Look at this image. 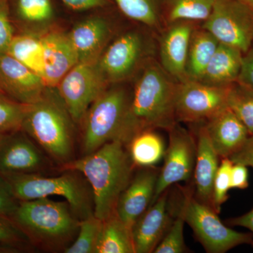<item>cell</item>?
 Here are the masks:
<instances>
[{
	"mask_svg": "<svg viewBox=\"0 0 253 253\" xmlns=\"http://www.w3.org/2000/svg\"><path fill=\"white\" fill-rule=\"evenodd\" d=\"M178 83L154 59L141 69L131 91L120 142L126 146L139 133L158 129L168 131L177 123L175 100Z\"/></svg>",
	"mask_w": 253,
	"mask_h": 253,
	"instance_id": "6da1fadb",
	"label": "cell"
},
{
	"mask_svg": "<svg viewBox=\"0 0 253 253\" xmlns=\"http://www.w3.org/2000/svg\"><path fill=\"white\" fill-rule=\"evenodd\" d=\"M126 145L111 141L63 168L81 172L91 186L94 214L104 220L116 212L118 200L135 172Z\"/></svg>",
	"mask_w": 253,
	"mask_h": 253,
	"instance_id": "7a4b0ae2",
	"label": "cell"
},
{
	"mask_svg": "<svg viewBox=\"0 0 253 253\" xmlns=\"http://www.w3.org/2000/svg\"><path fill=\"white\" fill-rule=\"evenodd\" d=\"M76 124L56 87L28 105L21 126L59 171L76 159Z\"/></svg>",
	"mask_w": 253,
	"mask_h": 253,
	"instance_id": "3957f363",
	"label": "cell"
},
{
	"mask_svg": "<svg viewBox=\"0 0 253 253\" xmlns=\"http://www.w3.org/2000/svg\"><path fill=\"white\" fill-rule=\"evenodd\" d=\"M9 218L33 247L51 253H64L77 236L81 221L67 201L49 198L19 201Z\"/></svg>",
	"mask_w": 253,
	"mask_h": 253,
	"instance_id": "277c9868",
	"label": "cell"
},
{
	"mask_svg": "<svg viewBox=\"0 0 253 253\" xmlns=\"http://www.w3.org/2000/svg\"><path fill=\"white\" fill-rule=\"evenodd\" d=\"M61 172V174L56 176L41 174L2 176L19 201L60 196L67 201L80 220L94 214L93 193L86 178L73 169Z\"/></svg>",
	"mask_w": 253,
	"mask_h": 253,
	"instance_id": "5b68a950",
	"label": "cell"
},
{
	"mask_svg": "<svg viewBox=\"0 0 253 253\" xmlns=\"http://www.w3.org/2000/svg\"><path fill=\"white\" fill-rule=\"evenodd\" d=\"M122 83L108 86L86 111L81 124L82 156L111 141H119L131 92Z\"/></svg>",
	"mask_w": 253,
	"mask_h": 253,
	"instance_id": "8992f818",
	"label": "cell"
},
{
	"mask_svg": "<svg viewBox=\"0 0 253 253\" xmlns=\"http://www.w3.org/2000/svg\"><path fill=\"white\" fill-rule=\"evenodd\" d=\"M154 51L152 37L132 30L123 33L106 46L98 66L109 84H120L154 59Z\"/></svg>",
	"mask_w": 253,
	"mask_h": 253,
	"instance_id": "52a82bcc",
	"label": "cell"
},
{
	"mask_svg": "<svg viewBox=\"0 0 253 253\" xmlns=\"http://www.w3.org/2000/svg\"><path fill=\"white\" fill-rule=\"evenodd\" d=\"M179 209L206 252L224 253L242 244H253L251 234L233 230L224 225L218 213L199 202L190 191H184Z\"/></svg>",
	"mask_w": 253,
	"mask_h": 253,
	"instance_id": "ba28073f",
	"label": "cell"
},
{
	"mask_svg": "<svg viewBox=\"0 0 253 253\" xmlns=\"http://www.w3.org/2000/svg\"><path fill=\"white\" fill-rule=\"evenodd\" d=\"M231 85L212 86L190 80L178 83L175 100L176 122L198 126L208 122L228 107Z\"/></svg>",
	"mask_w": 253,
	"mask_h": 253,
	"instance_id": "9c48e42d",
	"label": "cell"
},
{
	"mask_svg": "<svg viewBox=\"0 0 253 253\" xmlns=\"http://www.w3.org/2000/svg\"><path fill=\"white\" fill-rule=\"evenodd\" d=\"M201 27L221 44L246 53L253 43V11L239 0H215Z\"/></svg>",
	"mask_w": 253,
	"mask_h": 253,
	"instance_id": "30bf717a",
	"label": "cell"
},
{
	"mask_svg": "<svg viewBox=\"0 0 253 253\" xmlns=\"http://www.w3.org/2000/svg\"><path fill=\"white\" fill-rule=\"evenodd\" d=\"M97 62L78 63L56 86L76 124L108 86Z\"/></svg>",
	"mask_w": 253,
	"mask_h": 253,
	"instance_id": "8fae6325",
	"label": "cell"
},
{
	"mask_svg": "<svg viewBox=\"0 0 253 253\" xmlns=\"http://www.w3.org/2000/svg\"><path fill=\"white\" fill-rule=\"evenodd\" d=\"M58 168L22 129L0 134V174H48Z\"/></svg>",
	"mask_w": 253,
	"mask_h": 253,
	"instance_id": "7c38bea8",
	"label": "cell"
},
{
	"mask_svg": "<svg viewBox=\"0 0 253 253\" xmlns=\"http://www.w3.org/2000/svg\"><path fill=\"white\" fill-rule=\"evenodd\" d=\"M169 145L164 165L160 169L152 202L173 184L189 181L194 176L196 160V139L192 133L176 123L168 129Z\"/></svg>",
	"mask_w": 253,
	"mask_h": 253,
	"instance_id": "4fadbf2b",
	"label": "cell"
},
{
	"mask_svg": "<svg viewBox=\"0 0 253 253\" xmlns=\"http://www.w3.org/2000/svg\"><path fill=\"white\" fill-rule=\"evenodd\" d=\"M196 23L189 21L168 23L158 41L160 64L178 83L186 81V60Z\"/></svg>",
	"mask_w": 253,
	"mask_h": 253,
	"instance_id": "5bb4252c",
	"label": "cell"
},
{
	"mask_svg": "<svg viewBox=\"0 0 253 253\" xmlns=\"http://www.w3.org/2000/svg\"><path fill=\"white\" fill-rule=\"evenodd\" d=\"M160 169L155 166L139 168L120 196L116 212L131 229L152 202Z\"/></svg>",
	"mask_w": 253,
	"mask_h": 253,
	"instance_id": "9a60e30c",
	"label": "cell"
},
{
	"mask_svg": "<svg viewBox=\"0 0 253 253\" xmlns=\"http://www.w3.org/2000/svg\"><path fill=\"white\" fill-rule=\"evenodd\" d=\"M41 76L9 54L0 58V92L25 105L36 102L46 89Z\"/></svg>",
	"mask_w": 253,
	"mask_h": 253,
	"instance_id": "2e32d148",
	"label": "cell"
},
{
	"mask_svg": "<svg viewBox=\"0 0 253 253\" xmlns=\"http://www.w3.org/2000/svg\"><path fill=\"white\" fill-rule=\"evenodd\" d=\"M169 208V189L150 205L133 226L135 253H154L172 223Z\"/></svg>",
	"mask_w": 253,
	"mask_h": 253,
	"instance_id": "e0dca14e",
	"label": "cell"
},
{
	"mask_svg": "<svg viewBox=\"0 0 253 253\" xmlns=\"http://www.w3.org/2000/svg\"><path fill=\"white\" fill-rule=\"evenodd\" d=\"M107 18L94 15L82 20L68 33L79 63H96L113 33L112 26Z\"/></svg>",
	"mask_w": 253,
	"mask_h": 253,
	"instance_id": "ac0fdd59",
	"label": "cell"
},
{
	"mask_svg": "<svg viewBox=\"0 0 253 253\" xmlns=\"http://www.w3.org/2000/svg\"><path fill=\"white\" fill-rule=\"evenodd\" d=\"M43 47L42 79L47 87H56L79 63L68 33L51 31L41 36Z\"/></svg>",
	"mask_w": 253,
	"mask_h": 253,
	"instance_id": "d6986e66",
	"label": "cell"
},
{
	"mask_svg": "<svg viewBox=\"0 0 253 253\" xmlns=\"http://www.w3.org/2000/svg\"><path fill=\"white\" fill-rule=\"evenodd\" d=\"M196 134V160L194 178V197L208 207L214 208V181L219 168V156L211 144L204 124L199 125Z\"/></svg>",
	"mask_w": 253,
	"mask_h": 253,
	"instance_id": "ffe728a7",
	"label": "cell"
},
{
	"mask_svg": "<svg viewBox=\"0 0 253 253\" xmlns=\"http://www.w3.org/2000/svg\"><path fill=\"white\" fill-rule=\"evenodd\" d=\"M204 124L219 158L230 157L250 136L246 126L229 107Z\"/></svg>",
	"mask_w": 253,
	"mask_h": 253,
	"instance_id": "44dd1931",
	"label": "cell"
},
{
	"mask_svg": "<svg viewBox=\"0 0 253 253\" xmlns=\"http://www.w3.org/2000/svg\"><path fill=\"white\" fill-rule=\"evenodd\" d=\"M243 57L241 50L219 43L199 81L212 86L231 85L238 81Z\"/></svg>",
	"mask_w": 253,
	"mask_h": 253,
	"instance_id": "7402d4cb",
	"label": "cell"
},
{
	"mask_svg": "<svg viewBox=\"0 0 253 253\" xmlns=\"http://www.w3.org/2000/svg\"><path fill=\"white\" fill-rule=\"evenodd\" d=\"M219 44V41L207 30L201 26L194 28L186 60V80H201Z\"/></svg>",
	"mask_w": 253,
	"mask_h": 253,
	"instance_id": "603a6c76",
	"label": "cell"
},
{
	"mask_svg": "<svg viewBox=\"0 0 253 253\" xmlns=\"http://www.w3.org/2000/svg\"><path fill=\"white\" fill-rule=\"evenodd\" d=\"M95 253H135L131 229L116 212L102 220Z\"/></svg>",
	"mask_w": 253,
	"mask_h": 253,
	"instance_id": "cb8c5ba5",
	"label": "cell"
},
{
	"mask_svg": "<svg viewBox=\"0 0 253 253\" xmlns=\"http://www.w3.org/2000/svg\"><path fill=\"white\" fill-rule=\"evenodd\" d=\"M11 19L28 27L51 23L55 16L53 0H9Z\"/></svg>",
	"mask_w": 253,
	"mask_h": 253,
	"instance_id": "d4e9b609",
	"label": "cell"
},
{
	"mask_svg": "<svg viewBox=\"0 0 253 253\" xmlns=\"http://www.w3.org/2000/svg\"><path fill=\"white\" fill-rule=\"evenodd\" d=\"M126 148L136 168L156 166L166 153L164 141L155 130L139 133L131 139Z\"/></svg>",
	"mask_w": 253,
	"mask_h": 253,
	"instance_id": "484cf974",
	"label": "cell"
},
{
	"mask_svg": "<svg viewBox=\"0 0 253 253\" xmlns=\"http://www.w3.org/2000/svg\"><path fill=\"white\" fill-rule=\"evenodd\" d=\"M126 17L150 28H158L163 23L166 0H113Z\"/></svg>",
	"mask_w": 253,
	"mask_h": 253,
	"instance_id": "4316f807",
	"label": "cell"
},
{
	"mask_svg": "<svg viewBox=\"0 0 253 253\" xmlns=\"http://www.w3.org/2000/svg\"><path fill=\"white\" fill-rule=\"evenodd\" d=\"M215 0H166L163 23L179 21L203 23L206 21L214 6Z\"/></svg>",
	"mask_w": 253,
	"mask_h": 253,
	"instance_id": "83f0119b",
	"label": "cell"
},
{
	"mask_svg": "<svg viewBox=\"0 0 253 253\" xmlns=\"http://www.w3.org/2000/svg\"><path fill=\"white\" fill-rule=\"evenodd\" d=\"M8 54L42 78L44 67L41 37L26 32L16 35Z\"/></svg>",
	"mask_w": 253,
	"mask_h": 253,
	"instance_id": "f1b7e54d",
	"label": "cell"
},
{
	"mask_svg": "<svg viewBox=\"0 0 253 253\" xmlns=\"http://www.w3.org/2000/svg\"><path fill=\"white\" fill-rule=\"evenodd\" d=\"M227 104L246 126L250 135H253V90L236 82L231 86Z\"/></svg>",
	"mask_w": 253,
	"mask_h": 253,
	"instance_id": "f546056e",
	"label": "cell"
},
{
	"mask_svg": "<svg viewBox=\"0 0 253 253\" xmlns=\"http://www.w3.org/2000/svg\"><path fill=\"white\" fill-rule=\"evenodd\" d=\"M101 226L102 220L94 214L82 219L77 236L64 253H95Z\"/></svg>",
	"mask_w": 253,
	"mask_h": 253,
	"instance_id": "4dcf8cb0",
	"label": "cell"
},
{
	"mask_svg": "<svg viewBox=\"0 0 253 253\" xmlns=\"http://www.w3.org/2000/svg\"><path fill=\"white\" fill-rule=\"evenodd\" d=\"M33 249L27 236L14 221L0 215V253L27 252Z\"/></svg>",
	"mask_w": 253,
	"mask_h": 253,
	"instance_id": "1f68e13d",
	"label": "cell"
},
{
	"mask_svg": "<svg viewBox=\"0 0 253 253\" xmlns=\"http://www.w3.org/2000/svg\"><path fill=\"white\" fill-rule=\"evenodd\" d=\"M27 108L0 92V134L21 129Z\"/></svg>",
	"mask_w": 253,
	"mask_h": 253,
	"instance_id": "d6a6232c",
	"label": "cell"
},
{
	"mask_svg": "<svg viewBox=\"0 0 253 253\" xmlns=\"http://www.w3.org/2000/svg\"><path fill=\"white\" fill-rule=\"evenodd\" d=\"M186 221L180 209L176 213L169 229L154 253H183L187 252L184 239V226Z\"/></svg>",
	"mask_w": 253,
	"mask_h": 253,
	"instance_id": "836d02e7",
	"label": "cell"
},
{
	"mask_svg": "<svg viewBox=\"0 0 253 253\" xmlns=\"http://www.w3.org/2000/svg\"><path fill=\"white\" fill-rule=\"evenodd\" d=\"M233 163L229 158H222L219 165L214 181V208L219 214L221 205L228 199V191L231 189V171Z\"/></svg>",
	"mask_w": 253,
	"mask_h": 253,
	"instance_id": "e575fe53",
	"label": "cell"
},
{
	"mask_svg": "<svg viewBox=\"0 0 253 253\" xmlns=\"http://www.w3.org/2000/svg\"><path fill=\"white\" fill-rule=\"evenodd\" d=\"M15 36L9 0H0V58L8 54Z\"/></svg>",
	"mask_w": 253,
	"mask_h": 253,
	"instance_id": "d590c367",
	"label": "cell"
},
{
	"mask_svg": "<svg viewBox=\"0 0 253 253\" xmlns=\"http://www.w3.org/2000/svg\"><path fill=\"white\" fill-rule=\"evenodd\" d=\"M18 204L19 201L14 196L9 182L0 174V215L11 217Z\"/></svg>",
	"mask_w": 253,
	"mask_h": 253,
	"instance_id": "8d00e7d4",
	"label": "cell"
},
{
	"mask_svg": "<svg viewBox=\"0 0 253 253\" xmlns=\"http://www.w3.org/2000/svg\"><path fill=\"white\" fill-rule=\"evenodd\" d=\"M63 4L74 11H93L106 9L114 3L113 0H61Z\"/></svg>",
	"mask_w": 253,
	"mask_h": 253,
	"instance_id": "74e56055",
	"label": "cell"
},
{
	"mask_svg": "<svg viewBox=\"0 0 253 253\" xmlns=\"http://www.w3.org/2000/svg\"><path fill=\"white\" fill-rule=\"evenodd\" d=\"M237 82L253 90V43L244 54L242 67Z\"/></svg>",
	"mask_w": 253,
	"mask_h": 253,
	"instance_id": "f35d334b",
	"label": "cell"
},
{
	"mask_svg": "<svg viewBox=\"0 0 253 253\" xmlns=\"http://www.w3.org/2000/svg\"><path fill=\"white\" fill-rule=\"evenodd\" d=\"M229 158L233 164L253 168V134L250 135L244 145Z\"/></svg>",
	"mask_w": 253,
	"mask_h": 253,
	"instance_id": "ab89813d",
	"label": "cell"
},
{
	"mask_svg": "<svg viewBox=\"0 0 253 253\" xmlns=\"http://www.w3.org/2000/svg\"><path fill=\"white\" fill-rule=\"evenodd\" d=\"M249 187L247 167L241 164H233L231 171V189H246Z\"/></svg>",
	"mask_w": 253,
	"mask_h": 253,
	"instance_id": "60d3db41",
	"label": "cell"
},
{
	"mask_svg": "<svg viewBox=\"0 0 253 253\" xmlns=\"http://www.w3.org/2000/svg\"><path fill=\"white\" fill-rule=\"evenodd\" d=\"M227 223L229 225L239 226L247 228L253 234V209L244 215L229 219Z\"/></svg>",
	"mask_w": 253,
	"mask_h": 253,
	"instance_id": "b9f144b4",
	"label": "cell"
},
{
	"mask_svg": "<svg viewBox=\"0 0 253 253\" xmlns=\"http://www.w3.org/2000/svg\"><path fill=\"white\" fill-rule=\"evenodd\" d=\"M239 1L242 2L243 4L249 6L250 9H251L253 11V0H239Z\"/></svg>",
	"mask_w": 253,
	"mask_h": 253,
	"instance_id": "7bdbcfd3",
	"label": "cell"
}]
</instances>
